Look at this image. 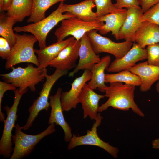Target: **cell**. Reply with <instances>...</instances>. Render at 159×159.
I'll list each match as a JSON object with an SVG mask.
<instances>
[{
    "label": "cell",
    "mask_w": 159,
    "mask_h": 159,
    "mask_svg": "<svg viewBox=\"0 0 159 159\" xmlns=\"http://www.w3.org/2000/svg\"><path fill=\"white\" fill-rule=\"evenodd\" d=\"M135 86L116 82L110 83L104 92L107 100L99 106L98 112L106 110L109 107L124 111L130 109L140 116L144 114L135 102L134 92Z\"/></svg>",
    "instance_id": "cell-1"
},
{
    "label": "cell",
    "mask_w": 159,
    "mask_h": 159,
    "mask_svg": "<svg viewBox=\"0 0 159 159\" xmlns=\"http://www.w3.org/2000/svg\"><path fill=\"white\" fill-rule=\"evenodd\" d=\"M11 69V72L1 74L0 76L4 82L13 84L16 88H19L20 92L24 94L27 92L28 88L31 91L35 92L36 85L43 81L45 78V68L34 67L32 64L24 68L13 67Z\"/></svg>",
    "instance_id": "cell-2"
},
{
    "label": "cell",
    "mask_w": 159,
    "mask_h": 159,
    "mask_svg": "<svg viewBox=\"0 0 159 159\" xmlns=\"http://www.w3.org/2000/svg\"><path fill=\"white\" fill-rule=\"evenodd\" d=\"M64 4V1L60 2L55 10L42 20L23 26L15 27L13 28L14 30L16 32L30 33L37 39L40 49L45 48L47 46V37L51 30L62 20L75 16L68 12L63 14L62 9Z\"/></svg>",
    "instance_id": "cell-3"
},
{
    "label": "cell",
    "mask_w": 159,
    "mask_h": 159,
    "mask_svg": "<svg viewBox=\"0 0 159 159\" xmlns=\"http://www.w3.org/2000/svg\"><path fill=\"white\" fill-rule=\"evenodd\" d=\"M16 34V41L6 59L5 68L9 69L16 64L24 62L33 64L39 67V64L33 48L34 44L38 41L37 38L32 34Z\"/></svg>",
    "instance_id": "cell-4"
},
{
    "label": "cell",
    "mask_w": 159,
    "mask_h": 159,
    "mask_svg": "<svg viewBox=\"0 0 159 159\" xmlns=\"http://www.w3.org/2000/svg\"><path fill=\"white\" fill-rule=\"evenodd\" d=\"M55 124L49 125L46 129L39 134L31 135L22 132L21 126L17 124L14 127L15 134L12 137L14 146L10 159H21L28 157L43 138L55 132Z\"/></svg>",
    "instance_id": "cell-5"
},
{
    "label": "cell",
    "mask_w": 159,
    "mask_h": 159,
    "mask_svg": "<svg viewBox=\"0 0 159 159\" xmlns=\"http://www.w3.org/2000/svg\"><path fill=\"white\" fill-rule=\"evenodd\" d=\"M68 72L66 71L56 69L52 74L48 75L47 73V69H45L44 75L46 78V81L43 84L39 97L34 100L32 105L29 108V116L26 124L21 127L22 129L26 130L30 128L40 111L42 110L47 111L50 106L49 103L48 101V98L52 86L60 78L66 75Z\"/></svg>",
    "instance_id": "cell-6"
},
{
    "label": "cell",
    "mask_w": 159,
    "mask_h": 159,
    "mask_svg": "<svg viewBox=\"0 0 159 159\" xmlns=\"http://www.w3.org/2000/svg\"><path fill=\"white\" fill-rule=\"evenodd\" d=\"M61 22V25L54 33L57 41L63 40L69 35L73 37L77 41L80 40L88 32L93 29L99 31L105 24L103 22L97 21H85L75 16L64 19Z\"/></svg>",
    "instance_id": "cell-7"
},
{
    "label": "cell",
    "mask_w": 159,
    "mask_h": 159,
    "mask_svg": "<svg viewBox=\"0 0 159 159\" xmlns=\"http://www.w3.org/2000/svg\"><path fill=\"white\" fill-rule=\"evenodd\" d=\"M15 96L13 105L11 107H4L7 116L5 120L2 134L0 140V155L6 158H10L13 152L12 131L17 120V112L18 105L24 94L19 92L18 88L14 91Z\"/></svg>",
    "instance_id": "cell-8"
},
{
    "label": "cell",
    "mask_w": 159,
    "mask_h": 159,
    "mask_svg": "<svg viewBox=\"0 0 159 159\" xmlns=\"http://www.w3.org/2000/svg\"><path fill=\"white\" fill-rule=\"evenodd\" d=\"M96 29L91 30L86 34L93 49L97 54L107 53L114 56L115 59L123 57L131 48L133 43L125 41L120 43L115 42L109 38L98 34Z\"/></svg>",
    "instance_id": "cell-9"
},
{
    "label": "cell",
    "mask_w": 159,
    "mask_h": 159,
    "mask_svg": "<svg viewBox=\"0 0 159 159\" xmlns=\"http://www.w3.org/2000/svg\"><path fill=\"white\" fill-rule=\"evenodd\" d=\"M103 118L100 113H98L91 130H87L86 134L84 135L77 136L73 135L68 145L67 149L70 150L76 147L82 145L96 146L103 149L114 158H117L118 148L102 140L97 134V128L100 126Z\"/></svg>",
    "instance_id": "cell-10"
},
{
    "label": "cell",
    "mask_w": 159,
    "mask_h": 159,
    "mask_svg": "<svg viewBox=\"0 0 159 159\" xmlns=\"http://www.w3.org/2000/svg\"><path fill=\"white\" fill-rule=\"evenodd\" d=\"M91 77L90 70H84L81 76L74 80L69 91L62 92L61 101L63 111L68 112L72 109L76 108L79 103V98L82 90L86 82L90 80Z\"/></svg>",
    "instance_id": "cell-11"
},
{
    "label": "cell",
    "mask_w": 159,
    "mask_h": 159,
    "mask_svg": "<svg viewBox=\"0 0 159 159\" xmlns=\"http://www.w3.org/2000/svg\"><path fill=\"white\" fill-rule=\"evenodd\" d=\"M147 54L145 48L140 47L134 42L131 48L122 57L115 59L106 70L109 72H118L128 69L135 66L139 61L147 59Z\"/></svg>",
    "instance_id": "cell-12"
},
{
    "label": "cell",
    "mask_w": 159,
    "mask_h": 159,
    "mask_svg": "<svg viewBox=\"0 0 159 159\" xmlns=\"http://www.w3.org/2000/svg\"><path fill=\"white\" fill-rule=\"evenodd\" d=\"M62 89H57L56 93L49 97V105L51 107V112L48 119L49 125L54 123L59 125L64 132V140L66 142H69L73 135L72 129L64 118L61 101V95Z\"/></svg>",
    "instance_id": "cell-13"
},
{
    "label": "cell",
    "mask_w": 159,
    "mask_h": 159,
    "mask_svg": "<svg viewBox=\"0 0 159 159\" xmlns=\"http://www.w3.org/2000/svg\"><path fill=\"white\" fill-rule=\"evenodd\" d=\"M80 44V40H74L49 63V66L63 71H68L75 68L77 65L76 61L79 58Z\"/></svg>",
    "instance_id": "cell-14"
},
{
    "label": "cell",
    "mask_w": 159,
    "mask_h": 159,
    "mask_svg": "<svg viewBox=\"0 0 159 159\" xmlns=\"http://www.w3.org/2000/svg\"><path fill=\"white\" fill-rule=\"evenodd\" d=\"M127 9L126 19L119 32L118 40L124 39L133 42L135 33L141 25L142 22L140 18L143 13L139 6Z\"/></svg>",
    "instance_id": "cell-15"
},
{
    "label": "cell",
    "mask_w": 159,
    "mask_h": 159,
    "mask_svg": "<svg viewBox=\"0 0 159 159\" xmlns=\"http://www.w3.org/2000/svg\"><path fill=\"white\" fill-rule=\"evenodd\" d=\"M79 50V60L74 70L69 73V77H73L79 71L90 70L93 65L99 62L101 60L99 55L94 51L90 39L86 33L80 40Z\"/></svg>",
    "instance_id": "cell-16"
},
{
    "label": "cell",
    "mask_w": 159,
    "mask_h": 159,
    "mask_svg": "<svg viewBox=\"0 0 159 159\" xmlns=\"http://www.w3.org/2000/svg\"><path fill=\"white\" fill-rule=\"evenodd\" d=\"M105 95L98 94L86 83L79 97V103L81 104L83 110V117H89L90 119L95 120L98 114L100 100Z\"/></svg>",
    "instance_id": "cell-17"
},
{
    "label": "cell",
    "mask_w": 159,
    "mask_h": 159,
    "mask_svg": "<svg viewBox=\"0 0 159 159\" xmlns=\"http://www.w3.org/2000/svg\"><path fill=\"white\" fill-rule=\"evenodd\" d=\"M140 78V89L142 92L149 90L152 85L159 80V66L149 64L147 61L136 64L128 69Z\"/></svg>",
    "instance_id": "cell-18"
},
{
    "label": "cell",
    "mask_w": 159,
    "mask_h": 159,
    "mask_svg": "<svg viewBox=\"0 0 159 159\" xmlns=\"http://www.w3.org/2000/svg\"><path fill=\"white\" fill-rule=\"evenodd\" d=\"M127 14V9L122 8L105 16L97 17V21L105 22L102 28L99 31V33L105 35L111 32L112 35L116 40H118L119 32L125 21Z\"/></svg>",
    "instance_id": "cell-19"
},
{
    "label": "cell",
    "mask_w": 159,
    "mask_h": 159,
    "mask_svg": "<svg viewBox=\"0 0 159 159\" xmlns=\"http://www.w3.org/2000/svg\"><path fill=\"white\" fill-rule=\"evenodd\" d=\"M73 37L60 41H57L43 49H34L37 55V59L39 66L42 69L46 68L49 63L55 58L61 51L74 40Z\"/></svg>",
    "instance_id": "cell-20"
},
{
    "label": "cell",
    "mask_w": 159,
    "mask_h": 159,
    "mask_svg": "<svg viewBox=\"0 0 159 159\" xmlns=\"http://www.w3.org/2000/svg\"><path fill=\"white\" fill-rule=\"evenodd\" d=\"M134 42L144 49L146 46L159 43V26L148 21L142 22L135 33Z\"/></svg>",
    "instance_id": "cell-21"
},
{
    "label": "cell",
    "mask_w": 159,
    "mask_h": 159,
    "mask_svg": "<svg viewBox=\"0 0 159 159\" xmlns=\"http://www.w3.org/2000/svg\"><path fill=\"white\" fill-rule=\"evenodd\" d=\"M94 0H85L72 4H64L62 12L69 13L85 21L92 22L97 21V14L92 10L95 7Z\"/></svg>",
    "instance_id": "cell-22"
},
{
    "label": "cell",
    "mask_w": 159,
    "mask_h": 159,
    "mask_svg": "<svg viewBox=\"0 0 159 159\" xmlns=\"http://www.w3.org/2000/svg\"><path fill=\"white\" fill-rule=\"evenodd\" d=\"M111 57L106 55L101 58L99 62L91 67L90 71L92 77L88 84L92 89H97L100 92H104L107 87L105 84L104 72L110 64Z\"/></svg>",
    "instance_id": "cell-23"
},
{
    "label": "cell",
    "mask_w": 159,
    "mask_h": 159,
    "mask_svg": "<svg viewBox=\"0 0 159 159\" xmlns=\"http://www.w3.org/2000/svg\"><path fill=\"white\" fill-rule=\"evenodd\" d=\"M32 4V0H13L7 9L6 14L16 22H21L31 15Z\"/></svg>",
    "instance_id": "cell-24"
},
{
    "label": "cell",
    "mask_w": 159,
    "mask_h": 159,
    "mask_svg": "<svg viewBox=\"0 0 159 159\" xmlns=\"http://www.w3.org/2000/svg\"><path fill=\"white\" fill-rule=\"evenodd\" d=\"M66 0H32V12L27 22L34 23L42 20L46 17L45 12L50 7L58 2Z\"/></svg>",
    "instance_id": "cell-25"
},
{
    "label": "cell",
    "mask_w": 159,
    "mask_h": 159,
    "mask_svg": "<svg viewBox=\"0 0 159 159\" xmlns=\"http://www.w3.org/2000/svg\"><path fill=\"white\" fill-rule=\"evenodd\" d=\"M16 22L13 18L3 12L0 14V35L8 42L11 48L17 39L16 33L13 31V26Z\"/></svg>",
    "instance_id": "cell-26"
},
{
    "label": "cell",
    "mask_w": 159,
    "mask_h": 159,
    "mask_svg": "<svg viewBox=\"0 0 159 159\" xmlns=\"http://www.w3.org/2000/svg\"><path fill=\"white\" fill-rule=\"evenodd\" d=\"M116 82L124 83L135 86H140L141 83L140 78L128 69L121 71L115 74H105V83Z\"/></svg>",
    "instance_id": "cell-27"
},
{
    "label": "cell",
    "mask_w": 159,
    "mask_h": 159,
    "mask_svg": "<svg viewBox=\"0 0 159 159\" xmlns=\"http://www.w3.org/2000/svg\"><path fill=\"white\" fill-rule=\"evenodd\" d=\"M97 17L116 11L120 9L115 8L111 0H94Z\"/></svg>",
    "instance_id": "cell-28"
},
{
    "label": "cell",
    "mask_w": 159,
    "mask_h": 159,
    "mask_svg": "<svg viewBox=\"0 0 159 159\" xmlns=\"http://www.w3.org/2000/svg\"><path fill=\"white\" fill-rule=\"evenodd\" d=\"M140 19L141 22L148 21L159 26V2L144 13Z\"/></svg>",
    "instance_id": "cell-29"
},
{
    "label": "cell",
    "mask_w": 159,
    "mask_h": 159,
    "mask_svg": "<svg viewBox=\"0 0 159 159\" xmlns=\"http://www.w3.org/2000/svg\"><path fill=\"white\" fill-rule=\"evenodd\" d=\"M147 62L150 65L159 66V43L147 46Z\"/></svg>",
    "instance_id": "cell-30"
},
{
    "label": "cell",
    "mask_w": 159,
    "mask_h": 159,
    "mask_svg": "<svg viewBox=\"0 0 159 159\" xmlns=\"http://www.w3.org/2000/svg\"><path fill=\"white\" fill-rule=\"evenodd\" d=\"M16 87L13 84L8 83L5 82L0 81V121L4 122L5 120V114L2 112L1 110L2 99L5 92L8 90L14 91Z\"/></svg>",
    "instance_id": "cell-31"
},
{
    "label": "cell",
    "mask_w": 159,
    "mask_h": 159,
    "mask_svg": "<svg viewBox=\"0 0 159 159\" xmlns=\"http://www.w3.org/2000/svg\"><path fill=\"white\" fill-rule=\"evenodd\" d=\"M11 47L8 41L4 37H0V57L7 59L11 54Z\"/></svg>",
    "instance_id": "cell-32"
},
{
    "label": "cell",
    "mask_w": 159,
    "mask_h": 159,
    "mask_svg": "<svg viewBox=\"0 0 159 159\" xmlns=\"http://www.w3.org/2000/svg\"><path fill=\"white\" fill-rule=\"evenodd\" d=\"M116 3L114 4L117 9L123 8L127 9L133 6H139L138 0H115Z\"/></svg>",
    "instance_id": "cell-33"
},
{
    "label": "cell",
    "mask_w": 159,
    "mask_h": 159,
    "mask_svg": "<svg viewBox=\"0 0 159 159\" xmlns=\"http://www.w3.org/2000/svg\"><path fill=\"white\" fill-rule=\"evenodd\" d=\"M138 1L139 5L141 6L143 13L159 2V0H138Z\"/></svg>",
    "instance_id": "cell-34"
},
{
    "label": "cell",
    "mask_w": 159,
    "mask_h": 159,
    "mask_svg": "<svg viewBox=\"0 0 159 159\" xmlns=\"http://www.w3.org/2000/svg\"><path fill=\"white\" fill-rule=\"evenodd\" d=\"M13 0H4V5L3 11H6Z\"/></svg>",
    "instance_id": "cell-35"
},
{
    "label": "cell",
    "mask_w": 159,
    "mask_h": 159,
    "mask_svg": "<svg viewBox=\"0 0 159 159\" xmlns=\"http://www.w3.org/2000/svg\"><path fill=\"white\" fill-rule=\"evenodd\" d=\"M151 144L153 149H159V138L153 140Z\"/></svg>",
    "instance_id": "cell-36"
},
{
    "label": "cell",
    "mask_w": 159,
    "mask_h": 159,
    "mask_svg": "<svg viewBox=\"0 0 159 159\" xmlns=\"http://www.w3.org/2000/svg\"><path fill=\"white\" fill-rule=\"evenodd\" d=\"M3 5L4 0H0V10L1 11H3Z\"/></svg>",
    "instance_id": "cell-37"
},
{
    "label": "cell",
    "mask_w": 159,
    "mask_h": 159,
    "mask_svg": "<svg viewBox=\"0 0 159 159\" xmlns=\"http://www.w3.org/2000/svg\"><path fill=\"white\" fill-rule=\"evenodd\" d=\"M156 89L157 92L159 94V80L158 81L156 85Z\"/></svg>",
    "instance_id": "cell-38"
}]
</instances>
